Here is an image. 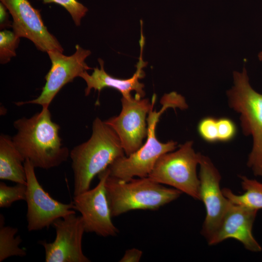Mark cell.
<instances>
[{"label":"cell","instance_id":"6da1fadb","mask_svg":"<svg viewBox=\"0 0 262 262\" xmlns=\"http://www.w3.org/2000/svg\"><path fill=\"white\" fill-rule=\"evenodd\" d=\"M16 131L13 143L25 159L35 168L49 169L58 166L69 156L59 136L60 126L51 119L49 108L30 118L23 117L13 123Z\"/></svg>","mask_w":262,"mask_h":262},{"label":"cell","instance_id":"7a4b0ae2","mask_svg":"<svg viewBox=\"0 0 262 262\" xmlns=\"http://www.w3.org/2000/svg\"><path fill=\"white\" fill-rule=\"evenodd\" d=\"M125 155L116 132L104 121L96 117L92 124L90 138L70 152L74 195L89 190L97 175L107 169L115 160Z\"/></svg>","mask_w":262,"mask_h":262},{"label":"cell","instance_id":"3957f363","mask_svg":"<svg viewBox=\"0 0 262 262\" xmlns=\"http://www.w3.org/2000/svg\"><path fill=\"white\" fill-rule=\"evenodd\" d=\"M105 188L112 217L132 210H158L176 200L182 193L175 188L165 187L148 177L124 181L109 175Z\"/></svg>","mask_w":262,"mask_h":262},{"label":"cell","instance_id":"277c9868","mask_svg":"<svg viewBox=\"0 0 262 262\" xmlns=\"http://www.w3.org/2000/svg\"><path fill=\"white\" fill-rule=\"evenodd\" d=\"M152 105L147 116V133L146 142L135 152L115 160L108 167L109 175L124 181L135 177H147L156 162L163 154L174 150L178 143L173 140L160 142L156 136V128L161 115L169 108L178 106L176 98L164 95L161 100L162 107L159 111Z\"/></svg>","mask_w":262,"mask_h":262},{"label":"cell","instance_id":"5b68a950","mask_svg":"<svg viewBox=\"0 0 262 262\" xmlns=\"http://www.w3.org/2000/svg\"><path fill=\"white\" fill-rule=\"evenodd\" d=\"M233 86L227 96L231 108L240 114L243 132L253 139L247 165L255 176H262V94L250 85L246 69L233 73Z\"/></svg>","mask_w":262,"mask_h":262},{"label":"cell","instance_id":"8992f818","mask_svg":"<svg viewBox=\"0 0 262 262\" xmlns=\"http://www.w3.org/2000/svg\"><path fill=\"white\" fill-rule=\"evenodd\" d=\"M193 144V141H187L177 150L162 155L148 177L200 200V181L196 174L198 153L195 152Z\"/></svg>","mask_w":262,"mask_h":262},{"label":"cell","instance_id":"52a82bcc","mask_svg":"<svg viewBox=\"0 0 262 262\" xmlns=\"http://www.w3.org/2000/svg\"><path fill=\"white\" fill-rule=\"evenodd\" d=\"M156 100L155 94L151 101L135 96L122 97L119 115L104 121L118 135L126 156L135 152L143 145L147 133V116Z\"/></svg>","mask_w":262,"mask_h":262},{"label":"cell","instance_id":"ba28073f","mask_svg":"<svg viewBox=\"0 0 262 262\" xmlns=\"http://www.w3.org/2000/svg\"><path fill=\"white\" fill-rule=\"evenodd\" d=\"M24 164L27 178L25 201L29 231L48 228L56 220L75 213L72 202H61L43 189L36 177L35 167L28 160H25Z\"/></svg>","mask_w":262,"mask_h":262},{"label":"cell","instance_id":"9c48e42d","mask_svg":"<svg viewBox=\"0 0 262 262\" xmlns=\"http://www.w3.org/2000/svg\"><path fill=\"white\" fill-rule=\"evenodd\" d=\"M76 51L70 56H66L56 50L47 52L51 62L50 70L45 78L46 83L40 95L36 98L26 101L18 102L16 105L38 104L49 108L54 98L66 83L92 68L85 62L91 51L79 45L75 46Z\"/></svg>","mask_w":262,"mask_h":262},{"label":"cell","instance_id":"30bf717a","mask_svg":"<svg viewBox=\"0 0 262 262\" xmlns=\"http://www.w3.org/2000/svg\"><path fill=\"white\" fill-rule=\"evenodd\" d=\"M198 164L200 200L206 211L201 233L209 242L217 232L230 202L220 188L221 175L210 159L198 153Z\"/></svg>","mask_w":262,"mask_h":262},{"label":"cell","instance_id":"8fae6325","mask_svg":"<svg viewBox=\"0 0 262 262\" xmlns=\"http://www.w3.org/2000/svg\"><path fill=\"white\" fill-rule=\"evenodd\" d=\"M109 175L107 168L98 175L99 181L94 188L74 196L72 202L75 210L81 214L85 232L105 237L118 232L112 221L106 195L105 182Z\"/></svg>","mask_w":262,"mask_h":262},{"label":"cell","instance_id":"7c38bea8","mask_svg":"<svg viewBox=\"0 0 262 262\" xmlns=\"http://www.w3.org/2000/svg\"><path fill=\"white\" fill-rule=\"evenodd\" d=\"M52 225L56 231L54 240L39 242L44 248L46 262H90L82 249L85 230L81 216L71 214L56 220Z\"/></svg>","mask_w":262,"mask_h":262},{"label":"cell","instance_id":"4fadbf2b","mask_svg":"<svg viewBox=\"0 0 262 262\" xmlns=\"http://www.w3.org/2000/svg\"><path fill=\"white\" fill-rule=\"evenodd\" d=\"M12 16L13 32L19 37L26 38L43 52L64 49L56 38L45 26L40 11L28 0H0Z\"/></svg>","mask_w":262,"mask_h":262},{"label":"cell","instance_id":"5bb4252c","mask_svg":"<svg viewBox=\"0 0 262 262\" xmlns=\"http://www.w3.org/2000/svg\"><path fill=\"white\" fill-rule=\"evenodd\" d=\"M257 211L230 202L217 232L209 244L214 245L232 238L241 242L248 250L261 251L262 247L252 234L253 224Z\"/></svg>","mask_w":262,"mask_h":262},{"label":"cell","instance_id":"9a60e30c","mask_svg":"<svg viewBox=\"0 0 262 262\" xmlns=\"http://www.w3.org/2000/svg\"><path fill=\"white\" fill-rule=\"evenodd\" d=\"M140 46V54L136 66V70L133 76L127 79H121L114 78L108 74L104 70V62L101 59L98 61L100 64V68L98 67L94 68L91 75L86 71L82 72L80 77L82 78L86 82L87 87L85 89V95L88 96L92 89L98 90L99 93L102 89L106 88H114L119 91L123 97L129 98L131 96V92H136L135 97L137 98H143L145 95L144 90V85L139 82L145 77L143 68L147 65L146 62L143 60V50L145 44V38L142 33L139 41Z\"/></svg>","mask_w":262,"mask_h":262},{"label":"cell","instance_id":"2e32d148","mask_svg":"<svg viewBox=\"0 0 262 262\" xmlns=\"http://www.w3.org/2000/svg\"><path fill=\"white\" fill-rule=\"evenodd\" d=\"M25 160L15 147L12 137L0 135V179L27 184Z\"/></svg>","mask_w":262,"mask_h":262},{"label":"cell","instance_id":"e0dca14e","mask_svg":"<svg viewBox=\"0 0 262 262\" xmlns=\"http://www.w3.org/2000/svg\"><path fill=\"white\" fill-rule=\"evenodd\" d=\"M240 178L245 192L237 195L225 188L222 190L224 196L234 204L257 211L262 209V183L245 176H240Z\"/></svg>","mask_w":262,"mask_h":262},{"label":"cell","instance_id":"ac0fdd59","mask_svg":"<svg viewBox=\"0 0 262 262\" xmlns=\"http://www.w3.org/2000/svg\"><path fill=\"white\" fill-rule=\"evenodd\" d=\"M16 228L4 226V218L0 215V262L12 256H26V251L19 247L22 239Z\"/></svg>","mask_w":262,"mask_h":262},{"label":"cell","instance_id":"d6986e66","mask_svg":"<svg viewBox=\"0 0 262 262\" xmlns=\"http://www.w3.org/2000/svg\"><path fill=\"white\" fill-rule=\"evenodd\" d=\"M26 184L16 183L8 186L3 182H0V207L7 208L17 201L26 200Z\"/></svg>","mask_w":262,"mask_h":262},{"label":"cell","instance_id":"ffe728a7","mask_svg":"<svg viewBox=\"0 0 262 262\" xmlns=\"http://www.w3.org/2000/svg\"><path fill=\"white\" fill-rule=\"evenodd\" d=\"M19 42L18 37L14 32L4 30L0 32V62L4 64L16 56V49Z\"/></svg>","mask_w":262,"mask_h":262},{"label":"cell","instance_id":"44dd1931","mask_svg":"<svg viewBox=\"0 0 262 262\" xmlns=\"http://www.w3.org/2000/svg\"><path fill=\"white\" fill-rule=\"evenodd\" d=\"M44 3H55L65 8L70 14L75 25L80 26L88 9L77 0H42Z\"/></svg>","mask_w":262,"mask_h":262},{"label":"cell","instance_id":"7402d4cb","mask_svg":"<svg viewBox=\"0 0 262 262\" xmlns=\"http://www.w3.org/2000/svg\"><path fill=\"white\" fill-rule=\"evenodd\" d=\"M197 131L201 138L206 142H218L217 118L207 116L201 119L197 125Z\"/></svg>","mask_w":262,"mask_h":262},{"label":"cell","instance_id":"603a6c76","mask_svg":"<svg viewBox=\"0 0 262 262\" xmlns=\"http://www.w3.org/2000/svg\"><path fill=\"white\" fill-rule=\"evenodd\" d=\"M218 142H227L236 136L237 129L235 123L227 117L217 118Z\"/></svg>","mask_w":262,"mask_h":262},{"label":"cell","instance_id":"cb8c5ba5","mask_svg":"<svg viewBox=\"0 0 262 262\" xmlns=\"http://www.w3.org/2000/svg\"><path fill=\"white\" fill-rule=\"evenodd\" d=\"M143 255L142 250L132 248L127 250L123 256L120 260V262H138Z\"/></svg>","mask_w":262,"mask_h":262},{"label":"cell","instance_id":"d4e9b609","mask_svg":"<svg viewBox=\"0 0 262 262\" xmlns=\"http://www.w3.org/2000/svg\"><path fill=\"white\" fill-rule=\"evenodd\" d=\"M6 8L4 5L0 2V28H3L10 25V22L8 20V14L6 12Z\"/></svg>","mask_w":262,"mask_h":262},{"label":"cell","instance_id":"484cf974","mask_svg":"<svg viewBox=\"0 0 262 262\" xmlns=\"http://www.w3.org/2000/svg\"><path fill=\"white\" fill-rule=\"evenodd\" d=\"M258 58L260 61H262V51L260 52L258 54Z\"/></svg>","mask_w":262,"mask_h":262}]
</instances>
